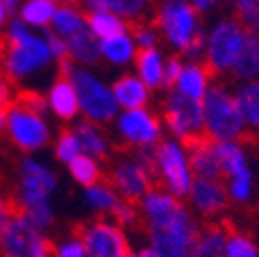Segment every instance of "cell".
Masks as SVG:
<instances>
[{
  "label": "cell",
  "mask_w": 259,
  "mask_h": 257,
  "mask_svg": "<svg viewBox=\"0 0 259 257\" xmlns=\"http://www.w3.org/2000/svg\"><path fill=\"white\" fill-rule=\"evenodd\" d=\"M152 150L127 152L109 163L105 181L115 189V194L123 202L140 204V200L148 191L156 187L152 173Z\"/></svg>",
  "instance_id": "cell-7"
},
{
  "label": "cell",
  "mask_w": 259,
  "mask_h": 257,
  "mask_svg": "<svg viewBox=\"0 0 259 257\" xmlns=\"http://www.w3.org/2000/svg\"><path fill=\"white\" fill-rule=\"evenodd\" d=\"M233 9V17L249 33L259 35V0H226Z\"/></svg>",
  "instance_id": "cell-34"
},
{
  "label": "cell",
  "mask_w": 259,
  "mask_h": 257,
  "mask_svg": "<svg viewBox=\"0 0 259 257\" xmlns=\"http://www.w3.org/2000/svg\"><path fill=\"white\" fill-rule=\"evenodd\" d=\"M185 202L191 212L204 222L224 220L226 210L231 208V200L222 179H196Z\"/></svg>",
  "instance_id": "cell-15"
},
{
  "label": "cell",
  "mask_w": 259,
  "mask_h": 257,
  "mask_svg": "<svg viewBox=\"0 0 259 257\" xmlns=\"http://www.w3.org/2000/svg\"><path fill=\"white\" fill-rule=\"evenodd\" d=\"M3 39L5 46L0 52V66L15 84L41 72L54 62L46 33H35L21 19H13L9 23Z\"/></svg>",
  "instance_id": "cell-3"
},
{
  "label": "cell",
  "mask_w": 259,
  "mask_h": 257,
  "mask_svg": "<svg viewBox=\"0 0 259 257\" xmlns=\"http://www.w3.org/2000/svg\"><path fill=\"white\" fill-rule=\"evenodd\" d=\"M50 3H54V5H68V3H76V0H50Z\"/></svg>",
  "instance_id": "cell-47"
},
{
  "label": "cell",
  "mask_w": 259,
  "mask_h": 257,
  "mask_svg": "<svg viewBox=\"0 0 259 257\" xmlns=\"http://www.w3.org/2000/svg\"><path fill=\"white\" fill-rule=\"evenodd\" d=\"M19 3H21V0H3V5L9 9V13H13L19 7Z\"/></svg>",
  "instance_id": "cell-46"
},
{
  "label": "cell",
  "mask_w": 259,
  "mask_h": 257,
  "mask_svg": "<svg viewBox=\"0 0 259 257\" xmlns=\"http://www.w3.org/2000/svg\"><path fill=\"white\" fill-rule=\"evenodd\" d=\"M60 74H64L72 82L82 119L103 127L113 123V119L119 113V105L115 101V95L109 82H105L91 68L78 66L70 60L60 64Z\"/></svg>",
  "instance_id": "cell-5"
},
{
  "label": "cell",
  "mask_w": 259,
  "mask_h": 257,
  "mask_svg": "<svg viewBox=\"0 0 259 257\" xmlns=\"http://www.w3.org/2000/svg\"><path fill=\"white\" fill-rule=\"evenodd\" d=\"M46 95L19 89L15 101L7 107V134L13 146L29 154L50 144V125L46 121Z\"/></svg>",
  "instance_id": "cell-4"
},
{
  "label": "cell",
  "mask_w": 259,
  "mask_h": 257,
  "mask_svg": "<svg viewBox=\"0 0 259 257\" xmlns=\"http://www.w3.org/2000/svg\"><path fill=\"white\" fill-rule=\"evenodd\" d=\"M87 27H89L87 25V13L78 7V3H68V5L58 7L50 31L66 41V39L74 37L76 33H80V31H84Z\"/></svg>",
  "instance_id": "cell-27"
},
{
  "label": "cell",
  "mask_w": 259,
  "mask_h": 257,
  "mask_svg": "<svg viewBox=\"0 0 259 257\" xmlns=\"http://www.w3.org/2000/svg\"><path fill=\"white\" fill-rule=\"evenodd\" d=\"M66 46H68V60L78 64V66H84V68H91V66H97L101 60V41L97 39L89 27L80 33H76L74 37L66 39Z\"/></svg>",
  "instance_id": "cell-26"
},
{
  "label": "cell",
  "mask_w": 259,
  "mask_h": 257,
  "mask_svg": "<svg viewBox=\"0 0 259 257\" xmlns=\"http://www.w3.org/2000/svg\"><path fill=\"white\" fill-rule=\"evenodd\" d=\"M226 235H229V222H202L191 257H224Z\"/></svg>",
  "instance_id": "cell-23"
},
{
  "label": "cell",
  "mask_w": 259,
  "mask_h": 257,
  "mask_svg": "<svg viewBox=\"0 0 259 257\" xmlns=\"http://www.w3.org/2000/svg\"><path fill=\"white\" fill-rule=\"evenodd\" d=\"M76 3L84 13L109 11L123 19L130 27L148 21L154 7V0H76Z\"/></svg>",
  "instance_id": "cell-16"
},
{
  "label": "cell",
  "mask_w": 259,
  "mask_h": 257,
  "mask_svg": "<svg viewBox=\"0 0 259 257\" xmlns=\"http://www.w3.org/2000/svg\"><path fill=\"white\" fill-rule=\"evenodd\" d=\"M245 27L235 17H222L206 29V52L204 64L214 78L229 76L247 39Z\"/></svg>",
  "instance_id": "cell-9"
},
{
  "label": "cell",
  "mask_w": 259,
  "mask_h": 257,
  "mask_svg": "<svg viewBox=\"0 0 259 257\" xmlns=\"http://www.w3.org/2000/svg\"><path fill=\"white\" fill-rule=\"evenodd\" d=\"M160 119L165 125V134L183 144H191L204 138V109L202 101L183 97L177 91H165L160 101Z\"/></svg>",
  "instance_id": "cell-10"
},
{
  "label": "cell",
  "mask_w": 259,
  "mask_h": 257,
  "mask_svg": "<svg viewBox=\"0 0 259 257\" xmlns=\"http://www.w3.org/2000/svg\"><path fill=\"white\" fill-rule=\"evenodd\" d=\"M46 39H48L50 54H52V58H54L58 64H62V62L68 60V46H66V41H64L62 37H58L56 33H52L50 29H48V33H46Z\"/></svg>",
  "instance_id": "cell-41"
},
{
  "label": "cell",
  "mask_w": 259,
  "mask_h": 257,
  "mask_svg": "<svg viewBox=\"0 0 259 257\" xmlns=\"http://www.w3.org/2000/svg\"><path fill=\"white\" fill-rule=\"evenodd\" d=\"M58 5L50 0H25L19 9V19L31 29H50Z\"/></svg>",
  "instance_id": "cell-31"
},
{
  "label": "cell",
  "mask_w": 259,
  "mask_h": 257,
  "mask_svg": "<svg viewBox=\"0 0 259 257\" xmlns=\"http://www.w3.org/2000/svg\"><path fill=\"white\" fill-rule=\"evenodd\" d=\"M52 257H89L87 249H84V243H82L80 235L76 233V229H74L72 235H66L58 243H54Z\"/></svg>",
  "instance_id": "cell-37"
},
{
  "label": "cell",
  "mask_w": 259,
  "mask_h": 257,
  "mask_svg": "<svg viewBox=\"0 0 259 257\" xmlns=\"http://www.w3.org/2000/svg\"><path fill=\"white\" fill-rule=\"evenodd\" d=\"M152 173L156 187H163L175 198L185 200L196 181L189 163L187 144L165 136L152 150Z\"/></svg>",
  "instance_id": "cell-8"
},
{
  "label": "cell",
  "mask_w": 259,
  "mask_h": 257,
  "mask_svg": "<svg viewBox=\"0 0 259 257\" xmlns=\"http://www.w3.org/2000/svg\"><path fill=\"white\" fill-rule=\"evenodd\" d=\"M15 214H17V202L13 196V187L0 185V237H3L5 229L9 227V222Z\"/></svg>",
  "instance_id": "cell-38"
},
{
  "label": "cell",
  "mask_w": 259,
  "mask_h": 257,
  "mask_svg": "<svg viewBox=\"0 0 259 257\" xmlns=\"http://www.w3.org/2000/svg\"><path fill=\"white\" fill-rule=\"evenodd\" d=\"M204 109V136L212 142L247 140V127L239 111L235 91L220 80H214L206 97L202 99Z\"/></svg>",
  "instance_id": "cell-6"
},
{
  "label": "cell",
  "mask_w": 259,
  "mask_h": 257,
  "mask_svg": "<svg viewBox=\"0 0 259 257\" xmlns=\"http://www.w3.org/2000/svg\"><path fill=\"white\" fill-rule=\"evenodd\" d=\"M130 31H132V35H134V41H136L138 50H152V48H158L160 35H158L156 27L150 23V19L132 25V27H130Z\"/></svg>",
  "instance_id": "cell-36"
},
{
  "label": "cell",
  "mask_w": 259,
  "mask_h": 257,
  "mask_svg": "<svg viewBox=\"0 0 259 257\" xmlns=\"http://www.w3.org/2000/svg\"><path fill=\"white\" fill-rule=\"evenodd\" d=\"M46 103H48V109L60 121H74L80 115L74 87L64 74H58L56 80L50 84L48 95H46Z\"/></svg>",
  "instance_id": "cell-17"
},
{
  "label": "cell",
  "mask_w": 259,
  "mask_h": 257,
  "mask_svg": "<svg viewBox=\"0 0 259 257\" xmlns=\"http://www.w3.org/2000/svg\"><path fill=\"white\" fill-rule=\"evenodd\" d=\"M237 84L259 80V35L247 33L245 46L229 74Z\"/></svg>",
  "instance_id": "cell-28"
},
{
  "label": "cell",
  "mask_w": 259,
  "mask_h": 257,
  "mask_svg": "<svg viewBox=\"0 0 259 257\" xmlns=\"http://www.w3.org/2000/svg\"><path fill=\"white\" fill-rule=\"evenodd\" d=\"M115 140L127 148L130 152L136 150H152L165 138L163 119L150 107L144 109H119L113 119Z\"/></svg>",
  "instance_id": "cell-11"
},
{
  "label": "cell",
  "mask_w": 259,
  "mask_h": 257,
  "mask_svg": "<svg viewBox=\"0 0 259 257\" xmlns=\"http://www.w3.org/2000/svg\"><path fill=\"white\" fill-rule=\"evenodd\" d=\"M54 243L23 214H15L0 237V257H52Z\"/></svg>",
  "instance_id": "cell-13"
},
{
  "label": "cell",
  "mask_w": 259,
  "mask_h": 257,
  "mask_svg": "<svg viewBox=\"0 0 259 257\" xmlns=\"http://www.w3.org/2000/svg\"><path fill=\"white\" fill-rule=\"evenodd\" d=\"M115 101L119 109H144L150 107L152 101V91L134 74V72H123L111 82Z\"/></svg>",
  "instance_id": "cell-18"
},
{
  "label": "cell",
  "mask_w": 259,
  "mask_h": 257,
  "mask_svg": "<svg viewBox=\"0 0 259 257\" xmlns=\"http://www.w3.org/2000/svg\"><path fill=\"white\" fill-rule=\"evenodd\" d=\"M134 257H160L154 249H150L148 245H144V247H140L138 251H134Z\"/></svg>",
  "instance_id": "cell-43"
},
{
  "label": "cell",
  "mask_w": 259,
  "mask_h": 257,
  "mask_svg": "<svg viewBox=\"0 0 259 257\" xmlns=\"http://www.w3.org/2000/svg\"><path fill=\"white\" fill-rule=\"evenodd\" d=\"M165 58L167 54L160 48L152 50H138L134 60V74L154 93L165 89Z\"/></svg>",
  "instance_id": "cell-21"
},
{
  "label": "cell",
  "mask_w": 259,
  "mask_h": 257,
  "mask_svg": "<svg viewBox=\"0 0 259 257\" xmlns=\"http://www.w3.org/2000/svg\"><path fill=\"white\" fill-rule=\"evenodd\" d=\"M56 187H58V177L46 163L31 156L23 158L19 165L17 187L13 189L17 212H27L31 208L52 204Z\"/></svg>",
  "instance_id": "cell-12"
},
{
  "label": "cell",
  "mask_w": 259,
  "mask_h": 257,
  "mask_svg": "<svg viewBox=\"0 0 259 257\" xmlns=\"http://www.w3.org/2000/svg\"><path fill=\"white\" fill-rule=\"evenodd\" d=\"M187 150H189L191 171L196 175V179H222L218 154H216L212 140H208L204 136L196 142L187 144Z\"/></svg>",
  "instance_id": "cell-22"
},
{
  "label": "cell",
  "mask_w": 259,
  "mask_h": 257,
  "mask_svg": "<svg viewBox=\"0 0 259 257\" xmlns=\"http://www.w3.org/2000/svg\"><path fill=\"white\" fill-rule=\"evenodd\" d=\"M138 210L150 249L160 257H191L202 222L185 200L163 187H152L140 200Z\"/></svg>",
  "instance_id": "cell-1"
},
{
  "label": "cell",
  "mask_w": 259,
  "mask_h": 257,
  "mask_svg": "<svg viewBox=\"0 0 259 257\" xmlns=\"http://www.w3.org/2000/svg\"><path fill=\"white\" fill-rule=\"evenodd\" d=\"M183 66H185V60L181 56L167 54V58H165V89H163V93L165 91H171L175 87V82H177Z\"/></svg>",
  "instance_id": "cell-39"
},
{
  "label": "cell",
  "mask_w": 259,
  "mask_h": 257,
  "mask_svg": "<svg viewBox=\"0 0 259 257\" xmlns=\"http://www.w3.org/2000/svg\"><path fill=\"white\" fill-rule=\"evenodd\" d=\"M189 3L193 5V9H196L200 15H206V13L214 11L218 7V3H222V0H189Z\"/></svg>",
  "instance_id": "cell-42"
},
{
  "label": "cell",
  "mask_w": 259,
  "mask_h": 257,
  "mask_svg": "<svg viewBox=\"0 0 259 257\" xmlns=\"http://www.w3.org/2000/svg\"><path fill=\"white\" fill-rule=\"evenodd\" d=\"M224 257H259V241L249 233L229 222Z\"/></svg>",
  "instance_id": "cell-33"
},
{
  "label": "cell",
  "mask_w": 259,
  "mask_h": 257,
  "mask_svg": "<svg viewBox=\"0 0 259 257\" xmlns=\"http://www.w3.org/2000/svg\"><path fill=\"white\" fill-rule=\"evenodd\" d=\"M87 25H89V31L99 41L109 39V37H115L119 33H125V31L130 29V25L123 19H119L117 15H113L109 11H93V13H87Z\"/></svg>",
  "instance_id": "cell-30"
},
{
  "label": "cell",
  "mask_w": 259,
  "mask_h": 257,
  "mask_svg": "<svg viewBox=\"0 0 259 257\" xmlns=\"http://www.w3.org/2000/svg\"><path fill=\"white\" fill-rule=\"evenodd\" d=\"M89 257H121L130 253V239L123 227L111 218L95 216L76 227Z\"/></svg>",
  "instance_id": "cell-14"
},
{
  "label": "cell",
  "mask_w": 259,
  "mask_h": 257,
  "mask_svg": "<svg viewBox=\"0 0 259 257\" xmlns=\"http://www.w3.org/2000/svg\"><path fill=\"white\" fill-rule=\"evenodd\" d=\"M7 130V109L0 107V134Z\"/></svg>",
  "instance_id": "cell-45"
},
{
  "label": "cell",
  "mask_w": 259,
  "mask_h": 257,
  "mask_svg": "<svg viewBox=\"0 0 259 257\" xmlns=\"http://www.w3.org/2000/svg\"><path fill=\"white\" fill-rule=\"evenodd\" d=\"M150 23L171 54L181 56L185 62H204L206 27L189 0H154Z\"/></svg>",
  "instance_id": "cell-2"
},
{
  "label": "cell",
  "mask_w": 259,
  "mask_h": 257,
  "mask_svg": "<svg viewBox=\"0 0 259 257\" xmlns=\"http://www.w3.org/2000/svg\"><path fill=\"white\" fill-rule=\"evenodd\" d=\"M68 173L82 187H91V185L105 179L103 163L101 160H97V158H93V156H89V154H78L68 165Z\"/></svg>",
  "instance_id": "cell-32"
},
{
  "label": "cell",
  "mask_w": 259,
  "mask_h": 257,
  "mask_svg": "<svg viewBox=\"0 0 259 257\" xmlns=\"http://www.w3.org/2000/svg\"><path fill=\"white\" fill-rule=\"evenodd\" d=\"M121 257H134V253H132V251H130V253H125V255H121Z\"/></svg>",
  "instance_id": "cell-48"
},
{
  "label": "cell",
  "mask_w": 259,
  "mask_h": 257,
  "mask_svg": "<svg viewBox=\"0 0 259 257\" xmlns=\"http://www.w3.org/2000/svg\"><path fill=\"white\" fill-rule=\"evenodd\" d=\"M121 202L123 200L115 194V189L105 179L99 181V183H95V185H91V187H84V204L97 216L113 218V214H115V210L119 208Z\"/></svg>",
  "instance_id": "cell-29"
},
{
  "label": "cell",
  "mask_w": 259,
  "mask_h": 257,
  "mask_svg": "<svg viewBox=\"0 0 259 257\" xmlns=\"http://www.w3.org/2000/svg\"><path fill=\"white\" fill-rule=\"evenodd\" d=\"M212 84H214V74L204 62H185L173 91L181 93L187 99L202 101Z\"/></svg>",
  "instance_id": "cell-19"
},
{
  "label": "cell",
  "mask_w": 259,
  "mask_h": 257,
  "mask_svg": "<svg viewBox=\"0 0 259 257\" xmlns=\"http://www.w3.org/2000/svg\"><path fill=\"white\" fill-rule=\"evenodd\" d=\"M235 99L243 115L249 138H259V80L237 84Z\"/></svg>",
  "instance_id": "cell-25"
},
{
  "label": "cell",
  "mask_w": 259,
  "mask_h": 257,
  "mask_svg": "<svg viewBox=\"0 0 259 257\" xmlns=\"http://www.w3.org/2000/svg\"><path fill=\"white\" fill-rule=\"evenodd\" d=\"M74 134L80 142V148H82V154H89L97 160H107L111 150H113V142L109 140V134L105 132L103 125H97L93 121H87V119H80L74 123Z\"/></svg>",
  "instance_id": "cell-20"
},
{
  "label": "cell",
  "mask_w": 259,
  "mask_h": 257,
  "mask_svg": "<svg viewBox=\"0 0 259 257\" xmlns=\"http://www.w3.org/2000/svg\"><path fill=\"white\" fill-rule=\"evenodd\" d=\"M17 93H19V89H17V84L5 74V70H3V66H0V107L3 109H7L13 101H15V97H17Z\"/></svg>",
  "instance_id": "cell-40"
},
{
  "label": "cell",
  "mask_w": 259,
  "mask_h": 257,
  "mask_svg": "<svg viewBox=\"0 0 259 257\" xmlns=\"http://www.w3.org/2000/svg\"><path fill=\"white\" fill-rule=\"evenodd\" d=\"M136 56H138V46L130 29L125 33H119L115 37L101 41V60L107 62L109 66H115V68L134 66Z\"/></svg>",
  "instance_id": "cell-24"
},
{
  "label": "cell",
  "mask_w": 259,
  "mask_h": 257,
  "mask_svg": "<svg viewBox=\"0 0 259 257\" xmlns=\"http://www.w3.org/2000/svg\"><path fill=\"white\" fill-rule=\"evenodd\" d=\"M54 154H56V158L60 160V163H64V165H70L78 154H82L80 142H78V138H76L72 127H66V130H62L58 134L56 144H54Z\"/></svg>",
  "instance_id": "cell-35"
},
{
  "label": "cell",
  "mask_w": 259,
  "mask_h": 257,
  "mask_svg": "<svg viewBox=\"0 0 259 257\" xmlns=\"http://www.w3.org/2000/svg\"><path fill=\"white\" fill-rule=\"evenodd\" d=\"M7 19H9V9L3 5V0H0V31L7 25Z\"/></svg>",
  "instance_id": "cell-44"
}]
</instances>
